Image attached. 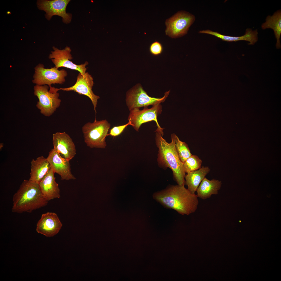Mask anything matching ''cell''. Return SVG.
<instances>
[{
	"instance_id": "9c48e42d",
	"label": "cell",
	"mask_w": 281,
	"mask_h": 281,
	"mask_svg": "<svg viewBox=\"0 0 281 281\" xmlns=\"http://www.w3.org/2000/svg\"><path fill=\"white\" fill-rule=\"evenodd\" d=\"M33 83L39 85L52 84H62L65 81L67 75V71L63 69L59 70L55 66L50 68H44V65L39 63L34 68Z\"/></svg>"
},
{
	"instance_id": "52a82bcc",
	"label": "cell",
	"mask_w": 281,
	"mask_h": 281,
	"mask_svg": "<svg viewBox=\"0 0 281 281\" xmlns=\"http://www.w3.org/2000/svg\"><path fill=\"white\" fill-rule=\"evenodd\" d=\"M161 103H158L153 105L150 108L145 107L142 110H140L139 108H135L131 110L128 118L130 125L136 131H138L143 124L155 121L157 127L155 132L160 133L163 136V129L160 126L157 119L158 116L161 113L162 111Z\"/></svg>"
},
{
	"instance_id": "8fae6325",
	"label": "cell",
	"mask_w": 281,
	"mask_h": 281,
	"mask_svg": "<svg viewBox=\"0 0 281 281\" xmlns=\"http://www.w3.org/2000/svg\"><path fill=\"white\" fill-rule=\"evenodd\" d=\"M53 51H52L49 55V58L51 59L56 68L65 67L77 71L83 75L86 74V66L88 62L86 61L84 63L79 65L73 63L71 61L73 57L71 54V50L69 47H66L64 49L60 50L53 46Z\"/></svg>"
},
{
	"instance_id": "44dd1931",
	"label": "cell",
	"mask_w": 281,
	"mask_h": 281,
	"mask_svg": "<svg viewBox=\"0 0 281 281\" xmlns=\"http://www.w3.org/2000/svg\"><path fill=\"white\" fill-rule=\"evenodd\" d=\"M263 29L271 28L273 31L277 42V49L281 48L280 39L281 34V11L279 10L276 11L272 16H267L265 22L261 25Z\"/></svg>"
},
{
	"instance_id": "30bf717a",
	"label": "cell",
	"mask_w": 281,
	"mask_h": 281,
	"mask_svg": "<svg viewBox=\"0 0 281 281\" xmlns=\"http://www.w3.org/2000/svg\"><path fill=\"white\" fill-rule=\"evenodd\" d=\"M69 0H39L36 4L38 9L46 12L45 17L48 20L56 15L62 18L63 22L66 24L70 23L72 18L71 14L66 11L67 6Z\"/></svg>"
},
{
	"instance_id": "cb8c5ba5",
	"label": "cell",
	"mask_w": 281,
	"mask_h": 281,
	"mask_svg": "<svg viewBox=\"0 0 281 281\" xmlns=\"http://www.w3.org/2000/svg\"><path fill=\"white\" fill-rule=\"evenodd\" d=\"M163 50V47L162 44L157 41L152 43L149 47L150 53L154 56H158L161 54Z\"/></svg>"
},
{
	"instance_id": "7402d4cb",
	"label": "cell",
	"mask_w": 281,
	"mask_h": 281,
	"mask_svg": "<svg viewBox=\"0 0 281 281\" xmlns=\"http://www.w3.org/2000/svg\"><path fill=\"white\" fill-rule=\"evenodd\" d=\"M175 146L178 157L183 163L192 155L188 145L185 142L180 140L176 135L175 138Z\"/></svg>"
},
{
	"instance_id": "d4e9b609",
	"label": "cell",
	"mask_w": 281,
	"mask_h": 281,
	"mask_svg": "<svg viewBox=\"0 0 281 281\" xmlns=\"http://www.w3.org/2000/svg\"><path fill=\"white\" fill-rule=\"evenodd\" d=\"M130 122L124 125L113 127L110 130V132L108 135L115 137L119 135L123 131L126 127L130 125Z\"/></svg>"
},
{
	"instance_id": "7a4b0ae2",
	"label": "cell",
	"mask_w": 281,
	"mask_h": 281,
	"mask_svg": "<svg viewBox=\"0 0 281 281\" xmlns=\"http://www.w3.org/2000/svg\"><path fill=\"white\" fill-rule=\"evenodd\" d=\"M12 211L31 213L47 205L48 201L42 194L39 183L24 180L14 194Z\"/></svg>"
},
{
	"instance_id": "5bb4252c",
	"label": "cell",
	"mask_w": 281,
	"mask_h": 281,
	"mask_svg": "<svg viewBox=\"0 0 281 281\" xmlns=\"http://www.w3.org/2000/svg\"><path fill=\"white\" fill-rule=\"evenodd\" d=\"M62 226L56 213L47 212L42 215L37 223L36 231L46 237H51L58 234Z\"/></svg>"
},
{
	"instance_id": "9a60e30c",
	"label": "cell",
	"mask_w": 281,
	"mask_h": 281,
	"mask_svg": "<svg viewBox=\"0 0 281 281\" xmlns=\"http://www.w3.org/2000/svg\"><path fill=\"white\" fill-rule=\"evenodd\" d=\"M46 158L53 171L60 176L61 180L75 179L71 172L69 161L61 156L53 149L49 152Z\"/></svg>"
},
{
	"instance_id": "6da1fadb",
	"label": "cell",
	"mask_w": 281,
	"mask_h": 281,
	"mask_svg": "<svg viewBox=\"0 0 281 281\" xmlns=\"http://www.w3.org/2000/svg\"><path fill=\"white\" fill-rule=\"evenodd\" d=\"M153 197L165 207L173 209L182 215L195 212L199 203L197 195L191 193L184 186H169L155 193Z\"/></svg>"
},
{
	"instance_id": "7c38bea8",
	"label": "cell",
	"mask_w": 281,
	"mask_h": 281,
	"mask_svg": "<svg viewBox=\"0 0 281 281\" xmlns=\"http://www.w3.org/2000/svg\"><path fill=\"white\" fill-rule=\"evenodd\" d=\"M93 84V78L88 72H86L84 75L80 73L77 76L75 83L73 86L66 88H58V90L73 91L80 94L87 96L91 99L96 113V108L98 100L100 97L94 94L92 90Z\"/></svg>"
},
{
	"instance_id": "3957f363",
	"label": "cell",
	"mask_w": 281,
	"mask_h": 281,
	"mask_svg": "<svg viewBox=\"0 0 281 281\" xmlns=\"http://www.w3.org/2000/svg\"><path fill=\"white\" fill-rule=\"evenodd\" d=\"M174 133L171 135V142L168 143L158 132L156 133L155 141L158 149L157 161L158 165L164 169L169 168L172 171L174 177L178 185L184 186L186 176L183 163L180 160L175 146Z\"/></svg>"
},
{
	"instance_id": "4fadbf2b",
	"label": "cell",
	"mask_w": 281,
	"mask_h": 281,
	"mask_svg": "<svg viewBox=\"0 0 281 281\" xmlns=\"http://www.w3.org/2000/svg\"><path fill=\"white\" fill-rule=\"evenodd\" d=\"M53 143L54 150L68 161L71 160L76 154L74 143L69 135L65 132L53 134Z\"/></svg>"
},
{
	"instance_id": "ac0fdd59",
	"label": "cell",
	"mask_w": 281,
	"mask_h": 281,
	"mask_svg": "<svg viewBox=\"0 0 281 281\" xmlns=\"http://www.w3.org/2000/svg\"><path fill=\"white\" fill-rule=\"evenodd\" d=\"M199 33L208 34L215 36L223 41L228 42L237 41L244 40L249 42V45H253L258 40V32L257 29L253 30L249 28L246 29L245 34L240 36H232L222 35L217 32L209 30H200Z\"/></svg>"
},
{
	"instance_id": "ffe728a7",
	"label": "cell",
	"mask_w": 281,
	"mask_h": 281,
	"mask_svg": "<svg viewBox=\"0 0 281 281\" xmlns=\"http://www.w3.org/2000/svg\"><path fill=\"white\" fill-rule=\"evenodd\" d=\"M210 171L208 167L202 166L197 170L187 173L185 177V184L191 193L195 194L200 183Z\"/></svg>"
},
{
	"instance_id": "5b68a950",
	"label": "cell",
	"mask_w": 281,
	"mask_h": 281,
	"mask_svg": "<svg viewBox=\"0 0 281 281\" xmlns=\"http://www.w3.org/2000/svg\"><path fill=\"white\" fill-rule=\"evenodd\" d=\"M34 93L39 99L36 105L40 113L46 117H49L60 106L61 100L59 98L58 88L47 85H36L34 87Z\"/></svg>"
},
{
	"instance_id": "8992f818",
	"label": "cell",
	"mask_w": 281,
	"mask_h": 281,
	"mask_svg": "<svg viewBox=\"0 0 281 281\" xmlns=\"http://www.w3.org/2000/svg\"><path fill=\"white\" fill-rule=\"evenodd\" d=\"M195 18L194 15L188 12L183 11H178L165 21L166 34L175 38L185 35Z\"/></svg>"
},
{
	"instance_id": "e0dca14e",
	"label": "cell",
	"mask_w": 281,
	"mask_h": 281,
	"mask_svg": "<svg viewBox=\"0 0 281 281\" xmlns=\"http://www.w3.org/2000/svg\"><path fill=\"white\" fill-rule=\"evenodd\" d=\"M51 168L46 158L43 156L33 159L31 162L30 177L29 180L39 183Z\"/></svg>"
},
{
	"instance_id": "277c9868",
	"label": "cell",
	"mask_w": 281,
	"mask_h": 281,
	"mask_svg": "<svg viewBox=\"0 0 281 281\" xmlns=\"http://www.w3.org/2000/svg\"><path fill=\"white\" fill-rule=\"evenodd\" d=\"M110 124L106 120L88 122L82 127L84 142L91 148L104 149L107 144L106 138L108 135Z\"/></svg>"
},
{
	"instance_id": "603a6c76",
	"label": "cell",
	"mask_w": 281,
	"mask_h": 281,
	"mask_svg": "<svg viewBox=\"0 0 281 281\" xmlns=\"http://www.w3.org/2000/svg\"><path fill=\"white\" fill-rule=\"evenodd\" d=\"M202 161L197 155H192L183 163V167L185 173L197 170L201 167Z\"/></svg>"
},
{
	"instance_id": "d6986e66",
	"label": "cell",
	"mask_w": 281,
	"mask_h": 281,
	"mask_svg": "<svg viewBox=\"0 0 281 281\" xmlns=\"http://www.w3.org/2000/svg\"><path fill=\"white\" fill-rule=\"evenodd\" d=\"M221 181L215 179L209 180L205 177L200 183L196 191L198 197L205 200L212 195H217L221 186Z\"/></svg>"
},
{
	"instance_id": "ba28073f",
	"label": "cell",
	"mask_w": 281,
	"mask_h": 281,
	"mask_svg": "<svg viewBox=\"0 0 281 281\" xmlns=\"http://www.w3.org/2000/svg\"><path fill=\"white\" fill-rule=\"evenodd\" d=\"M170 92V90L166 92L162 98L152 97L148 95L141 85L138 84L127 92L126 104L129 111L135 108L153 106L164 101Z\"/></svg>"
},
{
	"instance_id": "2e32d148",
	"label": "cell",
	"mask_w": 281,
	"mask_h": 281,
	"mask_svg": "<svg viewBox=\"0 0 281 281\" xmlns=\"http://www.w3.org/2000/svg\"><path fill=\"white\" fill-rule=\"evenodd\" d=\"M54 173L51 168L39 183L42 194L48 201L60 197V190L55 181Z\"/></svg>"
}]
</instances>
